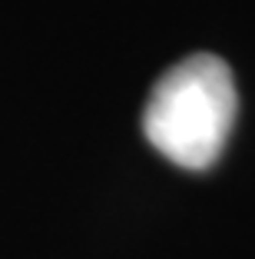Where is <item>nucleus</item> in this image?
<instances>
[{
  "label": "nucleus",
  "mask_w": 255,
  "mask_h": 259,
  "mask_svg": "<svg viewBox=\"0 0 255 259\" xmlns=\"http://www.w3.org/2000/svg\"><path fill=\"white\" fill-rule=\"evenodd\" d=\"M235 107L239 93L229 63L195 54L159 76L143 113V133L169 163L209 169L229 140Z\"/></svg>",
  "instance_id": "obj_1"
}]
</instances>
